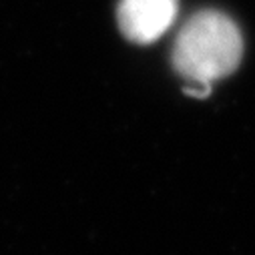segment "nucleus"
Here are the masks:
<instances>
[{
    "mask_svg": "<svg viewBox=\"0 0 255 255\" xmlns=\"http://www.w3.org/2000/svg\"><path fill=\"white\" fill-rule=\"evenodd\" d=\"M241 54L237 24L223 12L203 10L181 28L173 46V67L189 83L209 87L237 69Z\"/></svg>",
    "mask_w": 255,
    "mask_h": 255,
    "instance_id": "obj_1",
    "label": "nucleus"
},
{
    "mask_svg": "<svg viewBox=\"0 0 255 255\" xmlns=\"http://www.w3.org/2000/svg\"><path fill=\"white\" fill-rule=\"evenodd\" d=\"M177 14V0H121L119 26L139 44H149L169 30Z\"/></svg>",
    "mask_w": 255,
    "mask_h": 255,
    "instance_id": "obj_2",
    "label": "nucleus"
}]
</instances>
